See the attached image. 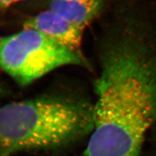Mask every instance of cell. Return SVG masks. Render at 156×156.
Returning <instances> with one entry per match:
<instances>
[{"label": "cell", "mask_w": 156, "mask_h": 156, "mask_svg": "<svg viewBox=\"0 0 156 156\" xmlns=\"http://www.w3.org/2000/svg\"><path fill=\"white\" fill-rule=\"evenodd\" d=\"M24 28L34 29L62 46L81 51L84 29L50 9L27 20L24 24Z\"/></svg>", "instance_id": "277c9868"}, {"label": "cell", "mask_w": 156, "mask_h": 156, "mask_svg": "<svg viewBox=\"0 0 156 156\" xmlns=\"http://www.w3.org/2000/svg\"><path fill=\"white\" fill-rule=\"evenodd\" d=\"M18 1H23V0H16V2H18Z\"/></svg>", "instance_id": "52a82bcc"}, {"label": "cell", "mask_w": 156, "mask_h": 156, "mask_svg": "<svg viewBox=\"0 0 156 156\" xmlns=\"http://www.w3.org/2000/svg\"><path fill=\"white\" fill-rule=\"evenodd\" d=\"M87 66L81 51L71 50L32 29L0 38V68L21 85H27L56 68Z\"/></svg>", "instance_id": "3957f363"}, {"label": "cell", "mask_w": 156, "mask_h": 156, "mask_svg": "<svg viewBox=\"0 0 156 156\" xmlns=\"http://www.w3.org/2000/svg\"><path fill=\"white\" fill-rule=\"evenodd\" d=\"M147 31L130 18L105 51L84 156H141L156 124V43Z\"/></svg>", "instance_id": "6da1fadb"}, {"label": "cell", "mask_w": 156, "mask_h": 156, "mask_svg": "<svg viewBox=\"0 0 156 156\" xmlns=\"http://www.w3.org/2000/svg\"><path fill=\"white\" fill-rule=\"evenodd\" d=\"M16 2V0H0V5L3 7H8Z\"/></svg>", "instance_id": "8992f818"}, {"label": "cell", "mask_w": 156, "mask_h": 156, "mask_svg": "<svg viewBox=\"0 0 156 156\" xmlns=\"http://www.w3.org/2000/svg\"><path fill=\"white\" fill-rule=\"evenodd\" d=\"M105 0H50L49 9L82 29L98 15Z\"/></svg>", "instance_id": "5b68a950"}, {"label": "cell", "mask_w": 156, "mask_h": 156, "mask_svg": "<svg viewBox=\"0 0 156 156\" xmlns=\"http://www.w3.org/2000/svg\"><path fill=\"white\" fill-rule=\"evenodd\" d=\"M94 105L77 98L48 96L0 108V155L51 150L91 134Z\"/></svg>", "instance_id": "7a4b0ae2"}]
</instances>
